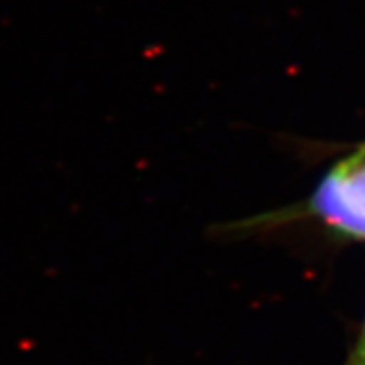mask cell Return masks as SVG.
Instances as JSON below:
<instances>
[{"label":"cell","mask_w":365,"mask_h":365,"mask_svg":"<svg viewBox=\"0 0 365 365\" xmlns=\"http://www.w3.org/2000/svg\"><path fill=\"white\" fill-rule=\"evenodd\" d=\"M315 206L338 230L365 240V147L329 173Z\"/></svg>","instance_id":"cell-1"}]
</instances>
